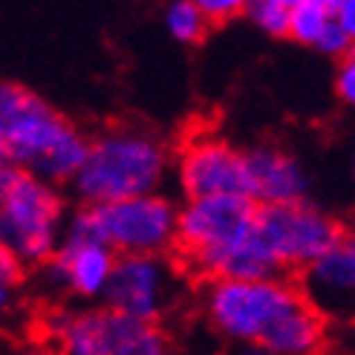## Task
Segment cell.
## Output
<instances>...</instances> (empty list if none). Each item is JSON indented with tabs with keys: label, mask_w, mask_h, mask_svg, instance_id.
<instances>
[{
	"label": "cell",
	"mask_w": 355,
	"mask_h": 355,
	"mask_svg": "<svg viewBox=\"0 0 355 355\" xmlns=\"http://www.w3.org/2000/svg\"><path fill=\"white\" fill-rule=\"evenodd\" d=\"M205 315L237 347H260L269 355H321L327 324L306 295L289 280H211Z\"/></svg>",
	"instance_id": "1"
},
{
	"label": "cell",
	"mask_w": 355,
	"mask_h": 355,
	"mask_svg": "<svg viewBox=\"0 0 355 355\" xmlns=\"http://www.w3.org/2000/svg\"><path fill=\"white\" fill-rule=\"evenodd\" d=\"M168 171V150L150 133L110 130L90 141L87 162L76 176V191L87 205H107L156 193Z\"/></svg>",
	"instance_id": "2"
},
{
	"label": "cell",
	"mask_w": 355,
	"mask_h": 355,
	"mask_svg": "<svg viewBox=\"0 0 355 355\" xmlns=\"http://www.w3.org/2000/svg\"><path fill=\"white\" fill-rule=\"evenodd\" d=\"M0 139L6 145V162L49 185L73 182L90 153L87 136L41 96L29 101V107L0 133Z\"/></svg>",
	"instance_id": "3"
},
{
	"label": "cell",
	"mask_w": 355,
	"mask_h": 355,
	"mask_svg": "<svg viewBox=\"0 0 355 355\" xmlns=\"http://www.w3.org/2000/svg\"><path fill=\"white\" fill-rule=\"evenodd\" d=\"M257 205L245 197L188 200L176 211V245L191 269L220 280L225 263L254 234Z\"/></svg>",
	"instance_id": "4"
},
{
	"label": "cell",
	"mask_w": 355,
	"mask_h": 355,
	"mask_svg": "<svg viewBox=\"0 0 355 355\" xmlns=\"http://www.w3.org/2000/svg\"><path fill=\"white\" fill-rule=\"evenodd\" d=\"M64 202L49 182L21 168L0 193V245L17 263H46L61 243Z\"/></svg>",
	"instance_id": "5"
},
{
	"label": "cell",
	"mask_w": 355,
	"mask_h": 355,
	"mask_svg": "<svg viewBox=\"0 0 355 355\" xmlns=\"http://www.w3.org/2000/svg\"><path fill=\"white\" fill-rule=\"evenodd\" d=\"M61 355H171L162 329L110 306L64 315L55 324Z\"/></svg>",
	"instance_id": "6"
},
{
	"label": "cell",
	"mask_w": 355,
	"mask_h": 355,
	"mask_svg": "<svg viewBox=\"0 0 355 355\" xmlns=\"http://www.w3.org/2000/svg\"><path fill=\"white\" fill-rule=\"evenodd\" d=\"M93 214L96 237L116 257L153 254L159 257L176 240V208L159 193L119 200L107 205H87Z\"/></svg>",
	"instance_id": "7"
},
{
	"label": "cell",
	"mask_w": 355,
	"mask_h": 355,
	"mask_svg": "<svg viewBox=\"0 0 355 355\" xmlns=\"http://www.w3.org/2000/svg\"><path fill=\"white\" fill-rule=\"evenodd\" d=\"M254 228L277 269H309L338 243L341 225L309 202L257 208Z\"/></svg>",
	"instance_id": "8"
},
{
	"label": "cell",
	"mask_w": 355,
	"mask_h": 355,
	"mask_svg": "<svg viewBox=\"0 0 355 355\" xmlns=\"http://www.w3.org/2000/svg\"><path fill=\"white\" fill-rule=\"evenodd\" d=\"M171 292H173V277L162 257L124 254L116 257L104 300H107L110 309L121 315L156 324V318L171 304Z\"/></svg>",
	"instance_id": "9"
},
{
	"label": "cell",
	"mask_w": 355,
	"mask_h": 355,
	"mask_svg": "<svg viewBox=\"0 0 355 355\" xmlns=\"http://www.w3.org/2000/svg\"><path fill=\"white\" fill-rule=\"evenodd\" d=\"M176 176L188 200L245 197L243 153L217 136H200L188 141L176 165Z\"/></svg>",
	"instance_id": "10"
},
{
	"label": "cell",
	"mask_w": 355,
	"mask_h": 355,
	"mask_svg": "<svg viewBox=\"0 0 355 355\" xmlns=\"http://www.w3.org/2000/svg\"><path fill=\"white\" fill-rule=\"evenodd\" d=\"M304 295L329 318H355V237H341L304 275Z\"/></svg>",
	"instance_id": "11"
},
{
	"label": "cell",
	"mask_w": 355,
	"mask_h": 355,
	"mask_svg": "<svg viewBox=\"0 0 355 355\" xmlns=\"http://www.w3.org/2000/svg\"><path fill=\"white\" fill-rule=\"evenodd\" d=\"M245 168V200L257 208L304 202L306 197V171L297 159L280 148H254L243 153Z\"/></svg>",
	"instance_id": "12"
},
{
	"label": "cell",
	"mask_w": 355,
	"mask_h": 355,
	"mask_svg": "<svg viewBox=\"0 0 355 355\" xmlns=\"http://www.w3.org/2000/svg\"><path fill=\"white\" fill-rule=\"evenodd\" d=\"M113 266L116 254L104 243L61 237L55 254L49 257V277L78 297H104Z\"/></svg>",
	"instance_id": "13"
},
{
	"label": "cell",
	"mask_w": 355,
	"mask_h": 355,
	"mask_svg": "<svg viewBox=\"0 0 355 355\" xmlns=\"http://www.w3.org/2000/svg\"><path fill=\"white\" fill-rule=\"evenodd\" d=\"M165 26L168 35L180 44H200L205 38V29L211 26L205 15L193 0H171L165 9Z\"/></svg>",
	"instance_id": "14"
},
{
	"label": "cell",
	"mask_w": 355,
	"mask_h": 355,
	"mask_svg": "<svg viewBox=\"0 0 355 355\" xmlns=\"http://www.w3.org/2000/svg\"><path fill=\"white\" fill-rule=\"evenodd\" d=\"M329 24H332V15L324 6H318L315 0H304V3L289 9V38H295L297 44L315 46Z\"/></svg>",
	"instance_id": "15"
},
{
	"label": "cell",
	"mask_w": 355,
	"mask_h": 355,
	"mask_svg": "<svg viewBox=\"0 0 355 355\" xmlns=\"http://www.w3.org/2000/svg\"><path fill=\"white\" fill-rule=\"evenodd\" d=\"M245 15L252 17V24L257 29H263L266 35H275V38L289 35V9L272 3V0H252Z\"/></svg>",
	"instance_id": "16"
},
{
	"label": "cell",
	"mask_w": 355,
	"mask_h": 355,
	"mask_svg": "<svg viewBox=\"0 0 355 355\" xmlns=\"http://www.w3.org/2000/svg\"><path fill=\"white\" fill-rule=\"evenodd\" d=\"M32 98H35L32 90H26V87L15 84V81L0 78V133H3L9 124L29 107Z\"/></svg>",
	"instance_id": "17"
},
{
	"label": "cell",
	"mask_w": 355,
	"mask_h": 355,
	"mask_svg": "<svg viewBox=\"0 0 355 355\" xmlns=\"http://www.w3.org/2000/svg\"><path fill=\"white\" fill-rule=\"evenodd\" d=\"M200 6V12L205 15L208 24H225L237 15H245L252 0H193Z\"/></svg>",
	"instance_id": "18"
},
{
	"label": "cell",
	"mask_w": 355,
	"mask_h": 355,
	"mask_svg": "<svg viewBox=\"0 0 355 355\" xmlns=\"http://www.w3.org/2000/svg\"><path fill=\"white\" fill-rule=\"evenodd\" d=\"M352 46H355V44L341 32V26L335 24V21L324 29V35H321V38H318V44H315V49H321L324 55H352Z\"/></svg>",
	"instance_id": "19"
},
{
	"label": "cell",
	"mask_w": 355,
	"mask_h": 355,
	"mask_svg": "<svg viewBox=\"0 0 355 355\" xmlns=\"http://www.w3.org/2000/svg\"><path fill=\"white\" fill-rule=\"evenodd\" d=\"M335 93L344 104L355 107V55H347V61L338 67V76H335Z\"/></svg>",
	"instance_id": "20"
},
{
	"label": "cell",
	"mask_w": 355,
	"mask_h": 355,
	"mask_svg": "<svg viewBox=\"0 0 355 355\" xmlns=\"http://www.w3.org/2000/svg\"><path fill=\"white\" fill-rule=\"evenodd\" d=\"M21 277V263H17L3 245H0V286H15Z\"/></svg>",
	"instance_id": "21"
},
{
	"label": "cell",
	"mask_w": 355,
	"mask_h": 355,
	"mask_svg": "<svg viewBox=\"0 0 355 355\" xmlns=\"http://www.w3.org/2000/svg\"><path fill=\"white\" fill-rule=\"evenodd\" d=\"M332 21L338 24L341 32L355 44V0H341V6H338V12H335Z\"/></svg>",
	"instance_id": "22"
},
{
	"label": "cell",
	"mask_w": 355,
	"mask_h": 355,
	"mask_svg": "<svg viewBox=\"0 0 355 355\" xmlns=\"http://www.w3.org/2000/svg\"><path fill=\"white\" fill-rule=\"evenodd\" d=\"M232 355H269V352L260 349V347H237Z\"/></svg>",
	"instance_id": "23"
},
{
	"label": "cell",
	"mask_w": 355,
	"mask_h": 355,
	"mask_svg": "<svg viewBox=\"0 0 355 355\" xmlns=\"http://www.w3.org/2000/svg\"><path fill=\"white\" fill-rule=\"evenodd\" d=\"M315 3H318V6H324V9L335 17V12H338V6H341V0H315Z\"/></svg>",
	"instance_id": "24"
},
{
	"label": "cell",
	"mask_w": 355,
	"mask_h": 355,
	"mask_svg": "<svg viewBox=\"0 0 355 355\" xmlns=\"http://www.w3.org/2000/svg\"><path fill=\"white\" fill-rule=\"evenodd\" d=\"M9 297H12V289L9 286H0V312L9 306Z\"/></svg>",
	"instance_id": "25"
},
{
	"label": "cell",
	"mask_w": 355,
	"mask_h": 355,
	"mask_svg": "<svg viewBox=\"0 0 355 355\" xmlns=\"http://www.w3.org/2000/svg\"><path fill=\"white\" fill-rule=\"evenodd\" d=\"M272 3H277V6H283V9H295L297 3H304V0H272Z\"/></svg>",
	"instance_id": "26"
},
{
	"label": "cell",
	"mask_w": 355,
	"mask_h": 355,
	"mask_svg": "<svg viewBox=\"0 0 355 355\" xmlns=\"http://www.w3.org/2000/svg\"><path fill=\"white\" fill-rule=\"evenodd\" d=\"M6 159V145H3V139H0V162Z\"/></svg>",
	"instance_id": "27"
},
{
	"label": "cell",
	"mask_w": 355,
	"mask_h": 355,
	"mask_svg": "<svg viewBox=\"0 0 355 355\" xmlns=\"http://www.w3.org/2000/svg\"><path fill=\"white\" fill-rule=\"evenodd\" d=\"M352 55H355V46H352Z\"/></svg>",
	"instance_id": "28"
},
{
	"label": "cell",
	"mask_w": 355,
	"mask_h": 355,
	"mask_svg": "<svg viewBox=\"0 0 355 355\" xmlns=\"http://www.w3.org/2000/svg\"><path fill=\"white\" fill-rule=\"evenodd\" d=\"M171 355H176V352H171Z\"/></svg>",
	"instance_id": "29"
},
{
	"label": "cell",
	"mask_w": 355,
	"mask_h": 355,
	"mask_svg": "<svg viewBox=\"0 0 355 355\" xmlns=\"http://www.w3.org/2000/svg\"><path fill=\"white\" fill-rule=\"evenodd\" d=\"M352 173H355V168H352Z\"/></svg>",
	"instance_id": "30"
}]
</instances>
